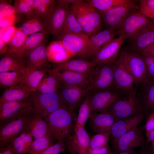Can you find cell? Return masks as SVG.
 <instances>
[{
    "instance_id": "6da1fadb",
    "label": "cell",
    "mask_w": 154,
    "mask_h": 154,
    "mask_svg": "<svg viewBox=\"0 0 154 154\" xmlns=\"http://www.w3.org/2000/svg\"><path fill=\"white\" fill-rule=\"evenodd\" d=\"M76 119L74 110L68 106L56 110L44 119L48 124V135L65 143L74 131Z\"/></svg>"
},
{
    "instance_id": "7a4b0ae2",
    "label": "cell",
    "mask_w": 154,
    "mask_h": 154,
    "mask_svg": "<svg viewBox=\"0 0 154 154\" xmlns=\"http://www.w3.org/2000/svg\"><path fill=\"white\" fill-rule=\"evenodd\" d=\"M137 89L116 101L104 112L112 115L116 121L128 117L145 114L146 111L137 96Z\"/></svg>"
},
{
    "instance_id": "3957f363",
    "label": "cell",
    "mask_w": 154,
    "mask_h": 154,
    "mask_svg": "<svg viewBox=\"0 0 154 154\" xmlns=\"http://www.w3.org/2000/svg\"><path fill=\"white\" fill-rule=\"evenodd\" d=\"M29 98L32 111L44 119L58 109L68 106L58 92L45 94L37 90L32 92Z\"/></svg>"
},
{
    "instance_id": "277c9868",
    "label": "cell",
    "mask_w": 154,
    "mask_h": 154,
    "mask_svg": "<svg viewBox=\"0 0 154 154\" xmlns=\"http://www.w3.org/2000/svg\"><path fill=\"white\" fill-rule=\"evenodd\" d=\"M118 58L133 77L135 86L148 81L146 64L142 55L132 50H122Z\"/></svg>"
},
{
    "instance_id": "5b68a950",
    "label": "cell",
    "mask_w": 154,
    "mask_h": 154,
    "mask_svg": "<svg viewBox=\"0 0 154 154\" xmlns=\"http://www.w3.org/2000/svg\"><path fill=\"white\" fill-rule=\"evenodd\" d=\"M87 82L89 92L115 89L112 64H96L88 75Z\"/></svg>"
},
{
    "instance_id": "8992f818",
    "label": "cell",
    "mask_w": 154,
    "mask_h": 154,
    "mask_svg": "<svg viewBox=\"0 0 154 154\" xmlns=\"http://www.w3.org/2000/svg\"><path fill=\"white\" fill-rule=\"evenodd\" d=\"M65 50L72 56L87 59L89 38L84 33H65L56 38Z\"/></svg>"
},
{
    "instance_id": "52a82bcc",
    "label": "cell",
    "mask_w": 154,
    "mask_h": 154,
    "mask_svg": "<svg viewBox=\"0 0 154 154\" xmlns=\"http://www.w3.org/2000/svg\"><path fill=\"white\" fill-rule=\"evenodd\" d=\"M138 9H139V7L134 1H132L130 2L117 5L100 13L102 21L107 28L116 31L126 18Z\"/></svg>"
},
{
    "instance_id": "ba28073f",
    "label": "cell",
    "mask_w": 154,
    "mask_h": 154,
    "mask_svg": "<svg viewBox=\"0 0 154 154\" xmlns=\"http://www.w3.org/2000/svg\"><path fill=\"white\" fill-rule=\"evenodd\" d=\"M32 111L29 98L7 102L0 104V126Z\"/></svg>"
},
{
    "instance_id": "9c48e42d",
    "label": "cell",
    "mask_w": 154,
    "mask_h": 154,
    "mask_svg": "<svg viewBox=\"0 0 154 154\" xmlns=\"http://www.w3.org/2000/svg\"><path fill=\"white\" fill-rule=\"evenodd\" d=\"M129 37L127 35H122L106 43L94 56L91 61L96 64H113L119 56L122 45Z\"/></svg>"
},
{
    "instance_id": "30bf717a",
    "label": "cell",
    "mask_w": 154,
    "mask_h": 154,
    "mask_svg": "<svg viewBox=\"0 0 154 154\" xmlns=\"http://www.w3.org/2000/svg\"><path fill=\"white\" fill-rule=\"evenodd\" d=\"M115 88L124 96L132 93L136 88L134 80L118 57L112 64Z\"/></svg>"
},
{
    "instance_id": "8fae6325",
    "label": "cell",
    "mask_w": 154,
    "mask_h": 154,
    "mask_svg": "<svg viewBox=\"0 0 154 154\" xmlns=\"http://www.w3.org/2000/svg\"><path fill=\"white\" fill-rule=\"evenodd\" d=\"M88 93L92 113L104 112L113 103L124 96L114 89Z\"/></svg>"
},
{
    "instance_id": "7c38bea8",
    "label": "cell",
    "mask_w": 154,
    "mask_h": 154,
    "mask_svg": "<svg viewBox=\"0 0 154 154\" xmlns=\"http://www.w3.org/2000/svg\"><path fill=\"white\" fill-rule=\"evenodd\" d=\"M145 127H137L112 142V147L115 151H123L143 148L146 146L143 131Z\"/></svg>"
},
{
    "instance_id": "4fadbf2b",
    "label": "cell",
    "mask_w": 154,
    "mask_h": 154,
    "mask_svg": "<svg viewBox=\"0 0 154 154\" xmlns=\"http://www.w3.org/2000/svg\"><path fill=\"white\" fill-rule=\"evenodd\" d=\"M69 7L62 0H57L51 8L46 21L47 29L54 38L59 35Z\"/></svg>"
},
{
    "instance_id": "5bb4252c",
    "label": "cell",
    "mask_w": 154,
    "mask_h": 154,
    "mask_svg": "<svg viewBox=\"0 0 154 154\" xmlns=\"http://www.w3.org/2000/svg\"><path fill=\"white\" fill-rule=\"evenodd\" d=\"M151 21L140 11L136 10L129 14L125 19L119 28L116 31L119 36L127 35L129 38L137 34Z\"/></svg>"
},
{
    "instance_id": "9a60e30c",
    "label": "cell",
    "mask_w": 154,
    "mask_h": 154,
    "mask_svg": "<svg viewBox=\"0 0 154 154\" xmlns=\"http://www.w3.org/2000/svg\"><path fill=\"white\" fill-rule=\"evenodd\" d=\"M29 113L0 126V149L11 144L14 139L26 129L27 117Z\"/></svg>"
},
{
    "instance_id": "2e32d148",
    "label": "cell",
    "mask_w": 154,
    "mask_h": 154,
    "mask_svg": "<svg viewBox=\"0 0 154 154\" xmlns=\"http://www.w3.org/2000/svg\"><path fill=\"white\" fill-rule=\"evenodd\" d=\"M74 133L65 141L70 154H88L90 137L84 127H75Z\"/></svg>"
},
{
    "instance_id": "e0dca14e",
    "label": "cell",
    "mask_w": 154,
    "mask_h": 154,
    "mask_svg": "<svg viewBox=\"0 0 154 154\" xmlns=\"http://www.w3.org/2000/svg\"><path fill=\"white\" fill-rule=\"evenodd\" d=\"M88 89L74 85L61 84L58 92L67 104L75 110L79 107L88 93Z\"/></svg>"
},
{
    "instance_id": "ac0fdd59",
    "label": "cell",
    "mask_w": 154,
    "mask_h": 154,
    "mask_svg": "<svg viewBox=\"0 0 154 154\" xmlns=\"http://www.w3.org/2000/svg\"><path fill=\"white\" fill-rule=\"evenodd\" d=\"M131 50L141 53L154 42V21H151L136 35L128 39Z\"/></svg>"
},
{
    "instance_id": "d6986e66",
    "label": "cell",
    "mask_w": 154,
    "mask_h": 154,
    "mask_svg": "<svg viewBox=\"0 0 154 154\" xmlns=\"http://www.w3.org/2000/svg\"><path fill=\"white\" fill-rule=\"evenodd\" d=\"M145 114L128 117L116 121L112 125L110 136L114 141L138 126Z\"/></svg>"
},
{
    "instance_id": "ffe728a7",
    "label": "cell",
    "mask_w": 154,
    "mask_h": 154,
    "mask_svg": "<svg viewBox=\"0 0 154 154\" xmlns=\"http://www.w3.org/2000/svg\"><path fill=\"white\" fill-rule=\"evenodd\" d=\"M43 118L33 111L27 116L26 130L31 134L35 139L45 137L48 135V124Z\"/></svg>"
},
{
    "instance_id": "44dd1931",
    "label": "cell",
    "mask_w": 154,
    "mask_h": 154,
    "mask_svg": "<svg viewBox=\"0 0 154 154\" xmlns=\"http://www.w3.org/2000/svg\"><path fill=\"white\" fill-rule=\"evenodd\" d=\"M27 69L25 59L13 52H8L0 60V72L11 71L23 74Z\"/></svg>"
},
{
    "instance_id": "7402d4cb",
    "label": "cell",
    "mask_w": 154,
    "mask_h": 154,
    "mask_svg": "<svg viewBox=\"0 0 154 154\" xmlns=\"http://www.w3.org/2000/svg\"><path fill=\"white\" fill-rule=\"evenodd\" d=\"M90 119L91 128L97 133L110 132L112 127L116 121L112 115L106 112L92 113Z\"/></svg>"
},
{
    "instance_id": "603a6c76",
    "label": "cell",
    "mask_w": 154,
    "mask_h": 154,
    "mask_svg": "<svg viewBox=\"0 0 154 154\" xmlns=\"http://www.w3.org/2000/svg\"><path fill=\"white\" fill-rule=\"evenodd\" d=\"M25 59L26 67L29 69H48V59L44 43L31 51Z\"/></svg>"
},
{
    "instance_id": "cb8c5ba5",
    "label": "cell",
    "mask_w": 154,
    "mask_h": 154,
    "mask_svg": "<svg viewBox=\"0 0 154 154\" xmlns=\"http://www.w3.org/2000/svg\"><path fill=\"white\" fill-rule=\"evenodd\" d=\"M116 31L107 28L89 37V48L87 59H92L100 48L105 44L114 38Z\"/></svg>"
},
{
    "instance_id": "d4e9b609",
    "label": "cell",
    "mask_w": 154,
    "mask_h": 154,
    "mask_svg": "<svg viewBox=\"0 0 154 154\" xmlns=\"http://www.w3.org/2000/svg\"><path fill=\"white\" fill-rule=\"evenodd\" d=\"M96 65L91 61L82 59L67 60L58 64L54 68L56 71H70L88 75Z\"/></svg>"
},
{
    "instance_id": "484cf974",
    "label": "cell",
    "mask_w": 154,
    "mask_h": 154,
    "mask_svg": "<svg viewBox=\"0 0 154 154\" xmlns=\"http://www.w3.org/2000/svg\"><path fill=\"white\" fill-rule=\"evenodd\" d=\"M36 91L21 83L5 88L0 97V104L7 102L25 99L29 97L32 92Z\"/></svg>"
},
{
    "instance_id": "4316f807",
    "label": "cell",
    "mask_w": 154,
    "mask_h": 154,
    "mask_svg": "<svg viewBox=\"0 0 154 154\" xmlns=\"http://www.w3.org/2000/svg\"><path fill=\"white\" fill-rule=\"evenodd\" d=\"M54 69L61 84L76 85L87 89L88 75L70 71H58Z\"/></svg>"
},
{
    "instance_id": "83f0119b",
    "label": "cell",
    "mask_w": 154,
    "mask_h": 154,
    "mask_svg": "<svg viewBox=\"0 0 154 154\" xmlns=\"http://www.w3.org/2000/svg\"><path fill=\"white\" fill-rule=\"evenodd\" d=\"M48 33L46 29L28 36L17 54L24 58L27 57L31 51L44 42Z\"/></svg>"
},
{
    "instance_id": "f1b7e54d",
    "label": "cell",
    "mask_w": 154,
    "mask_h": 154,
    "mask_svg": "<svg viewBox=\"0 0 154 154\" xmlns=\"http://www.w3.org/2000/svg\"><path fill=\"white\" fill-rule=\"evenodd\" d=\"M33 137L26 129L22 132L11 142L17 154H29L32 146Z\"/></svg>"
},
{
    "instance_id": "f546056e",
    "label": "cell",
    "mask_w": 154,
    "mask_h": 154,
    "mask_svg": "<svg viewBox=\"0 0 154 154\" xmlns=\"http://www.w3.org/2000/svg\"><path fill=\"white\" fill-rule=\"evenodd\" d=\"M48 75L42 79L37 88L43 93L52 94L58 92L61 84L54 69L49 70Z\"/></svg>"
},
{
    "instance_id": "4dcf8cb0",
    "label": "cell",
    "mask_w": 154,
    "mask_h": 154,
    "mask_svg": "<svg viewBox=\"0 0 154 154\" xmlns=\"http://www.w3.org/2000/svg\"><path fill=\"white\" fill-rule=\"evenodd\" d=\"M49 70L46 68L34 69L27 68L26 71L23 74L20 83L30 88L37 90V88L39 83L46 73L48 72Z\"/></svg>"
},
{
    "instance_id": "1f68e13d",
    "label": "cell",
    "mask_w": 154,
    "mask_h": 154,
    "mask_svg": "<svg viewBox=\"0 0 154 154\" xmlns=\"http://www.w3.org/2000/svg\"><path fill=\"white\" fill-rule=\"evenodd\" d=\"M47 50L48 60L53 62H62L72 56L57 40L52 43Z\"/></svg>"
},
{
    "instance_id": "d6a6232c",
    "label": "cell",
    "mask_w": 154,
    "mask_h": 154,
    "mask_svg": "<svg viewBox=\"0 0 154 154\" xmlns=\"http://www.w3.org/2000/svg\"><path fill=\"white\" fill-rule=\"evenodd\" d=\"M65 33H84L82 27L78 22L73 11L70 7L58 36Z\"/></svg>"
},
{
    "instance_id": "836d02e7",
    "label": "cell",
    "mask_w": 154,
    "mask_h": 154,
    "mask_svg": "<svg viewBox=\"0 0 154 154\" xmlns=\"http://www.w3.org/2000/svg\"><path fill=\"white\" fill-rule=\"evenodd\" d=\"M142 84L145 88L140 93L139 99L146 111L154 106V80H149Z\"/></svg>"
},
{
    "instance_id": "e575fe53",
    "label": "cell",
    "mask_w": 154,
    "mask_h": 154,
    "mask_svg": "<svg viewBox=\"0 0 154 154\" xmlns=\"http://www.w3.org/2000/svg\"><path fill=\"white\" fill-rule=\"evenodd\" d=\"M81 5L89 23L99 32L100 31L102 24V20L100 12L88 4L86 1L82 0Z\"/></svg>"
},
{
    "instance_id": "d590c367",
    "label": "cell",
    "mask_w": 154,
    "mask_h": 154,
    "mask_svg": "<svg viewBox=\"0 0 154 154\" xmlns=\"http://www.w3.org/2000/svg\"><path fill=\"white\" fill-rule=\"evenodd\" d=\"M92 113V109L88 93L79 107L75 127H84L87 120L88 118H90Z\"/></svg>"
},
{
    "instance_id": "8d00e7d4",
    "label": "cell",
    "mask_w": 154,
    "mask_h": 154,
    "mask_svg": "<svg viewBox=\"0 0 154 154\" xmlns=\"http://www.w3.org/2000/svg\"><path fill=\"white\" fill-rule=\"evenodd\" d=\"M20 28L24 33L28 36L47 29L45 22L37 18L28 20Z\"/></svg>"
},
{
    "instance_id": "74e56055",
    "label": "cell",
    "mask_w": 154,
    "mask_h": 154,
    "mask_svg": "<svg viewBox=\"0 0 154 154\" xmlns=\"http://www.w3.org/2000/svg\"><path fill=\"white\" fill-rule=\"evenodd\" d=\"M23 74L17 72H0V86L1 88H10L20 83Z\"/></svg>"
},
{
    "instance_id": "f35d334b",
    "label": "cell",
    "mask_w": 154,
    "mask_h": 154,
    "mask_svg": "<svg viewBox=\"0 0 154 154\" xmlns=\"http://www.w3.org/2000/svg\"><path fill=\"white\" fill-rule=\"evenodd\" d=\"M86 2L100 12L107 11L116 6L131 2V0H88Z\"/></svg>"
},
{
    "instance_id": "ab89813d",
    "label": "cell",
    "mask_w": 154,
    "mask_h": 154,
    "mask_svg": "<svg viewBox=\"0 0 154 154\" xmlns=\"http://www.w3.org/2000/svg\"><path fill=\"white\" fill-rule=\"evenodd\" d=\"M55 141L48 135L35 139L29 154H42L48 148L54 144Z\"/></svg>"
},
{
    "instance_id": "60d3db41",
    "label": "cell",
    "mask_w": 154,
    "mask_h": 154,
    "mask_svg": "<svg viewBox=\"0 0 154 154\" xmlns=\"http://www.w3.org/2000/svg\"><path fill=\"white\" fill-rule=\"evenodd\" d=\"M28 36L26 35L20 28L18 29L13 37L9 44V52L18 54L23 46Z\"/></svg>"
},
{
    "instance_id": "b9f144b4",
    "label": "cell",
    "mask_w": 154,
    "mask_h": 154,
    "mask_svg": "<svg viewBox=\"0 0 154 154\" xmlns=\"http://www.w3.org/2000/svg\"><path fill=\"white\" fill-rule=\"evenodd\" d=\"M110 132L98 133L90 137L89 149H98L108 144Z\"/></svg>"
},
{
    "instance_id": "7bdbcfd3",
    "label": "cell",
    "mask_w": 154,
    "mask_h": 154,
    "mask_svg": "<svg viewBox=\"0 0 154 154\" xmlns=\"http://www.w3.org/2000/svg\"><path fill=\"white\" fill-rule=\"evenodd\" d=\"M82 1L79 0L77 2L72 4L70 7L73 11L78 22L82 27L89 23L82 6Z\"/></svg>"
},
{
    "instance_id": "ee69618b",
    "label": "cell",
    "mask_w": 154,
    "mask_h": 154,
    "mask_svg": "<svg viewBox=\"0 0 154 154\" xmlns=\"http://www.w3.org/2000/svg\"><path fill=\"white\" fill-rule=\"evenodd\" d=\"M14 6L16 12L25 14L29 20L37 18L33 9L23 3L22 0H15Z\"/></svg>"
},
{
    "instance_id": "f6af8a7d",
    "label": "cell",
    "mask_w": 154,
    "mask_h": 154,
    "mask_svg": "<svg viewBox=\"0 0 154 154\" xmlns=\"http://www.w3.org/2000/svg\"><path fill=\"white\" fill-rule=\"evenodd\" d=\"M139 10L146 17L154 19V0H141Z\"/></svg>"
},
{
    "instance_id": "bcb514c9",
    "label": "cell",
    "mask_w": 154,
    "mask_h": 154,
    "mask_svg": "<svg viewBox=\"0 0 154 154\" xmlns=\"http://www.w3.org/2000/svg\"><path fill=\"white\" fill-rule=\"evenodd\" d=\"M18 28L14 25L4 29H0V38L7 45L9 44L14 36Z\"/></svg>"
},
{
    "instance_id": "7dc6e473",
    "label": "cell",
    "mask_w": 154,
    "mask_h": 154,
    "mask_svg": "<svg viewBox=\"0 0 154 154\" xmlns=\"http://www.w3.org/2000/svg\"><path fill=\"white\" fill-rule=\"evenodd\" d=\"M16 12L14 6L7 1L0 0V18L15 15Z\"/></svg>"
},
{
    "instance_id": "c3c4849f",
    "label": "cell",
    "mask_w": 154,
    "mask_h": 154,
    "mask_svg": "<svg viewBox=\"0 0 154 154\" xmlns=\"http://www.w3.org/2000/svg\"><path fill=\"white\" fill-rule=\"evenodd\" d=\"M66 147L64 142H57L48 148L42 154H59Z\"/></svg>"
},
{
    "instance_id": "681fc988",
    "label": "cell",
    "mask_w": 154,
    "mask_h": 154,
    "mask_svg": "<svg viewBox=\"0 0 154 154\" xmlns=\"http://www.w3.org/2000/svg\"><path fill=\"white\" fill-rule=\"evenodd\" d=\"M147 68L149 80H154V58L143 56Z\"/></svg>"
},
{
    "instance_id": "f907efd6",
    "label": "cell",
    "mask_w": 154,
    "mask_h": 154,
    "mask_svg": "<svg viewBox=\"0 0 154 154\" xmlns=\"http://www.w3.org/2000/svg\"><path fill=\"white\" fill-rule=\"evenodd\" d=\"M15 20V15L0 18V29H4L13 25Z\"/></svg>"
},
{
    "instance_id": "816d5d0a",
    "label": "cell",
    "mask_w": 154,
    "mask_h": 154,
    "mask_svg": "<svg viewBox=\"0 0 154 154\" xmlns=\"http://www.w3.org/2000/svg\"><path fill=\"white\" fill-rule=\"evenodd\" d=\"M144 127L146 135L154 129V112L149 114L148 116Z\"/></svg>"
},
{
    "instance_id": "f5cc1de1",
    "label": "cell",
    "mask_w": 154,
    "mask_h": 154,
    "mask_svg": "<svg viewBox=\"0 0 154 154\" xmlns=\"http://www.w3.org/2000/svg\"><path fill=\"white\" fill-rule=\"evenodd\" d=\"M88 154H114L110 147L108 144L105 147L98 149H89Z\"/></svg>"
},
{
    "instance_id": "db71d44e",
    "label": "cell",
    "mask_w": 154,
    "mask_h": 154,
    "mask_svg": "<svg viewBox=\"0 0 154 154\" xmlns=\"http://www.w3.org/2000/svg\"><path fill=\"white\" fill-rule=\"evenodd\" d=\"M82 29L84 33L89 37L99 32L90 23L83 26Z\"/></svg>"
},
{
    "instance_id": "11a10c76",
    "label": "cell",
    "mask_w": 154,
    "mask_h": 154,
    "mask_svg": "<svg viewBox=\"0 0 154 154\" xmlns=\"http://www.w3.org/2000/svg\"><path fill=\"white\" fill-rule=\"evenodd\" d=\"M141 54L145 57L154 58V42L145 48Z\"/></svg>"
},
{
    "instance_id": "9f6ffc18",
    "label": "cell",
    "mask_w": 154,
    "mask_h": 154,
    "mask_svg": "<svg viewBox=\"0 0 154 154\" xmlns=\"http://www.w3.org/2000/svg\"><path fill=\"white\" fill-rule=\"evenodd\" d=\"M0 154H17L11 144L0 149Z\"/></svg>"
},
{
    "instance_id": "6f0895ef",
    "label": "cell",
    "mask_w": 154,
    "mask_h": 154,
    "mask_svg": "<svg viewBox=\"0 0 154 154\" xmlns=\"http://www.w3.org/2000/svg\"><path fill=\"white\" fill-rule=\"evenodd\" d=\"M9 48L8 45L0 38V54L2 55L9 52Z\"/></svg>"
},
{
    "instance_id": "680465c9",
    "label": "cell",
    "mask_w": 154,
    "mask_h": 154,
    "mask_svg": "<svg viewBox=\"0 0 154 154\" xmlns=\"http://www.w3.org/2000/svg\"><path fill=\"white\" fill-rule=\"evenodd\" d=\"M114 154H137L134 149L123 151H113Z\"/></svg>"
},
{
    "instance_id": "91938a15",
    "label": "cell",
    "mask_w": 154,
    "mask_h": 154,
    "mask_svg": "<svg viewBox=\"0 0 154 154\" xmlns=\"http://www.w3.org/2000/svg\"><path fill=\"white\" fill-rule=\"evenodd\" d=\"M139 154H154L152 151L150 147L146 145L142 148Z\"/></svg>"
},
{
    "instance_id": "94428289",
    "label": "cell",
    "mask_w": 154,
    "mask_h": 154,
    "mask_svg": "<svg viewBox=\"0 0 154 154\" xmlns=\"http://www.w3.org/2000/svg\"><path fill=\"white\" fill-rule=\"evenodd\" d=\"M146 143L147 144L151 143L154 140V129L146 135Z\"/></svg>"
},
{
    "instance_id": "6125c7cd",
    "label": "cell",
    "mask_w": 154,
    "mask_h": 154,
    "mask_svg": "<svg viewBox=\"0 0 154 154\" xmlns=\"http://www.w3.org/2000/svg\"><path fill=\"white\" fill-rule=\"evenodd\" d=\"M22 1L23 3L31 7L33 9L34 0H22Z\"/></svg>"
},
{
    "instance_id": "be15d7a7",
    "label": "cell",
    "mask_w": 154,
    "mask_h": 154,
    "mask_svg": "<svg viewBox=\"0 0 154 154\" xmlns=\"http://www.w3.org/2000/svg\"><path fill=\"white\" fill-rule=\"evenodd\" d=\"M150 148L152 151L154 153V140L151 142Z\"/></svg>"
},
{
    "instance_id": "e7e4bbea",
    "label": "cell",
    "mask_w": 154,
    "mask_h": 154,
    "mask_svg": "<svg viewBox=\"0 0 154 154\" xmlns=\"http://www.w3.org/2000/svg\"><path fill=\"white\" fill-rule=\"evenodd\" d=\"M152 109H153L154 110V106L152 108Z\"/></svg>"
}]
</instances>
